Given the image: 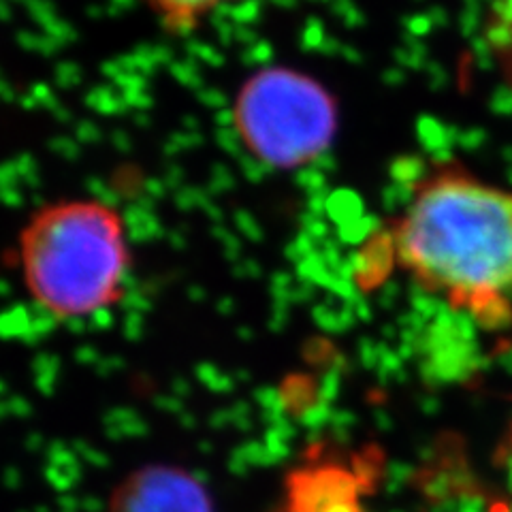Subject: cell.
Returning a JSON list of instances; mask_svg holds the SVG:
<instances>
[{
    "label": "cell",
    "mask_w": 512,
    "mask_h": 512,
    "mask_svg": "<svg viewBox=\"0 0 512 512\" xmlns=\"http://www.w3.org/2000/svg\"><path fill=\"white\" fill-rule=\"evenodd\" d=\"M393 250L427 295L498 316L512 299V190L455 167L429 173L395 222Z\"/></svg>",
    "instance_id": "cell-1"
},
{
    "label": "cell",
    "mask_w": 512,
    "mask_h": 512,
    "mask_svg": "<svg viewBox=\"0 0 512 512\" xmlns=\"http://www.w3.org/2000/svg\"><path fill=\"white\" fill-rule=\"evenodd\" d=\"M28 295L56 318H86L124 297L131 248L122 214L101 199L47 203L18 239Z\"/></svg>",
    "instance_id": "cell-2"
},
{
    "label": "cell",
    "mask_w": 512,
    "mask_h": 512,
    "mask_svg": "<svg viewBox=\"0 0 512 512\" xmlns=\"http://www.w3.org/2000/svg\"><path fill=\"white\" fill-rule=\"evenodd\" d=\"M231 116L244 150L276 171L312 165L340 126L335 96L312 75L288 67L252 73L237 90Z\"/></svg>",
    "instance_id": "cell-3"
},
{
    "label": "cell",
    "mask_w": 512,
    "mask_h": 512,
    "mask_svg": "<svg viewBox=\"0 0 512 512\" xmlns=\"http://www.w3.org/2000/svg\"><path fill=\"white\" fill-rule=\"evenodd\" d=\"M107 512H214V506L199 478L156 463L128 474L111 493Z\"/></svg>",
    "instance_id": "cell-4"
},
{
    "label": "cell",
    "mask_w": 512,
    "mask_h": 512,
    "mask_svg": "<svg viewBox=\"0 0 512 512\" xmlns=\"http://www.w3.org/2000/svg\"><path fill=\"white\" fill-rule=\"evenodd\" d=\"M483 41L504 86L512 94V0H489Z\"/></svg>",
    "instance_id": "cell-5"
},
{
    "label": "cell",
    "mask_w": 512,
    "mask_h": 512,
    "mask_svg": "<svg viewBox=\"0 0 512 512\" xmlns=\"http://www.w3.org/2000/svg\"><path fill=\"white\" fill-rule=\"evenodd\" d=\"M237 0H148L156 20L173 35H188L214 11Z\"/></svg>",
    "instance_id": "cell-6"
}]
</instances>
